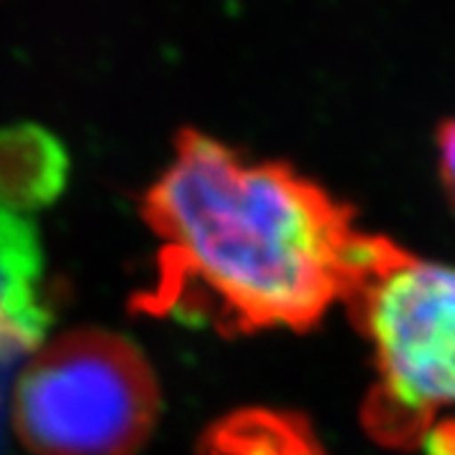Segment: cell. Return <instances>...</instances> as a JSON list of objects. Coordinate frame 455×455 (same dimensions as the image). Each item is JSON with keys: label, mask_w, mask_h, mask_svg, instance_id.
I'll return each mask as SVG.
<instances>
[{"label": "cell", "mask_w": 455, "mask_h": 455, "mask_svg": "<svg viewBox=\"0 0 455 455\" xmlns=\"http://www.w3.org/2000/svg\"><path fill=\"white\" fill-rule=\"evenodd\" d=\"M160 241L157 278L137 309L226 334L309 329L341 304L370 233L355 211L286 163H248L182 130L145 196Z\"/></svg>", "instance_id": "cell-1"}, {"label": "cell", "mask_w": 455, "mask_h": 455, "mask_svg": "<svg viewBox=\"0 0 455 455\" xmlns=\"http://www.w3.org/2000/svg\"><path fill=\"white\" fill-rule=\"evenodd\" d=\"M372 355L362 427L392 451L455 455V263L370 235L341 301Z\"/></svg>", "instance_id": "cell-2"}, {"label": "cell", "mask_w": 455, "mask_h": 455, "mask_svg": "<svg viewBox=\"0 0 455 455\" xmlns=\"http://www.w3.org/2000/svg\"><path fill=\"white\" fill-rule=\"evenodd\" d=\"M160 415V387L142 349L107 329L46 341L11 395L16 438L33 455H137Z\"/></svg>", "instance_id": "cell-3"}, {"label": "cell", "mask_w": 455, "mask_h": 455, "mask_svg": "<svg viewBox=\"0 0 455 455\" xmlns=\"http://www.w3.org/2000/svg\"><path fill=\"white\" fill-rule=\"evenodd\" d=\"M51 307L44 251L26 215L0 208V455H8L5 423L18 374L46 344Z\"/></svg>", "instance_id": "cell-4"}, {"label": "cell", "mask_w": 455, "mask_h": 455, "mask_svg": "<svg viewBox=\"0 0 455 455\" xmlns=\"http://www.w3.org/2000/svg\"><path fill=\"white\" fill-rule=\"evenodd\" d=\"M68 155L49 130L23 122L0 130V208L23 215L61 193Z\"/></svg>", "instance_id": "cell-5"}, {"label": "cell", "mask_w": 455, "mask_h": 455, "mask_svg": "<svg viewBox=\"0 0 455 455\" xmlns=\"http://www.w3.org/2000/svg\"><path fill=\"white\" fill-rule=\"evenodd\" d=\"M197 455H326L301 415L245 407L226 415L200 440Z\"/></svg>", "instance_id": "cell-6"}, {"label": "cell", "mask_w": 455, "mask_h": 455, "mask_svg": "<svg viewBox=\"0 0 455 455\" xmlns=\"http://www.w3.org/2000/svg\"><path fill=\"white\" fill-rule=\"evenodd\" d=\"M438 175L445 193L455 205V119H448L438 127Z\"/></svg>", "instance_id": "cell-7"}]
</instances>
